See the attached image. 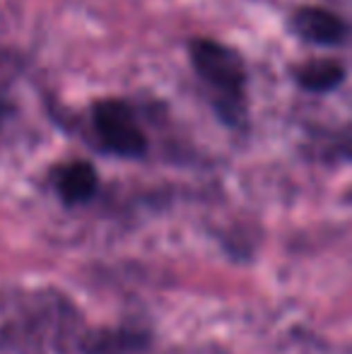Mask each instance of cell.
<instances>
[{"label":"cell","instance_id":"6da1fadb","mask_svg":"<svg viewBox=\"0 0 352 354\" xmlns=\"http://www.w3.org/2000/svg\"><path fill=\"white\" fill-rule=\"evenodd\" d=\"M188 58L198 77L215 99H220V113L227 121H234L241 113L246 92V68L241 56L215 39H193L188 44Z\"/></svg>","mask_w":352,"mask_h":354},{"label":"cell","instance_id":"7a4b0ae2","mask_svg":"<svg viewBox=\"0 0 352 354\" xmlns=\"http://www.w3.org/2000/svg\"><path fill=\"white\" fill-rule=\"evenodd\" d=\"M92 123L104 149L116 157L136 159L147 152V136L133 109L121 99H102L92 109Z\"/></svg>","mask_w":352,"mask_h":354},{"label":"cell","instance_id":"3957f363","mask_svg":"<svg viewBox=\"0 0 352 354\" xmlns=\"http://www.w3.org/2000/svg\"><path fill=\"white\" fill-rule=\"evenodd\" d=\"M292 29L299 34L304 41L309 44H324V46H333L340 44L348 37V24L340 15L331 12L326 8H314L306 5L299 8L292 17Z\"/></svg>","mask_w":352,"mask_h":354},{"label":"cell","instance_id":"277c9868","mask_svg":"<svg viewBox=\"0 0 352 354\" xmlns=\"http://www.w3.org/2000/svg\"><path fill=\"white\" fill-rule=\"evenodd\" d=\"M53 186L66 205H82L94 198L99 188V176L89 162H71L56 171Z\"/></svg>","mask_w":352,"mask_h":354},{"label":"cell","instance_id":"5b68a950","mask_svg":"<svg viewBox=\"0 0 352 354\" xmlns=\"http://www.w3.org/2000/svg\"><path fill=\"white\" fill-rule=\"evenodd\" d=\"M345 80V68L333 58L309 61L297 71V82L309 92H328Z\"/></svg>","mask_w":352,"mask_h":354}]
</instances>
